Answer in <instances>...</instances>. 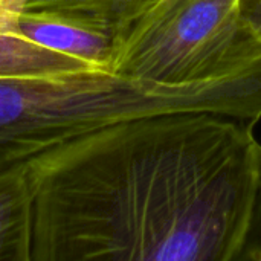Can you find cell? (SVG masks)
<instances>
[{
	"mask_svg": "<svg viewBox=\"0 0 261 261\" xmlns=\"http://www.w3.org/2000/svg\"><path fill=\"white\" fill-rule=\"evenodd\" d=\"M255 122L180 112L110 124L29 165L31 261H237Z\"/></svg>",
	"mask_w": 261,
	"mask_h": 261,
	"instance_id": "cell-1",
	"label": "cell"
},
{
	"mask_svg": "<svg viewBox=\"0 0 261 261\" xmlns=\"http://www.w3.org/2000/svg\"><path fill=\"white\" fill-rule=\"evenodd\" d=\"M180 112L261 119V63L200 84L115 72L0 80V142L50 147L110 124Z\"/></svg>",
	"mask_w": 261,
	"mask_h": 261,
	"instance_id": "cell-2",
	"label": "cell"
},
{
	"mask_svg": "<svg viewBox=\"0 0 261 261\" xmlns=\"http://www.w3.org/2000/svg\"><path fill=\"white\" fill-rule=\"evenodd\" d=\"M261 63L240 0H159L122 34L113 72L164 84L222 80Z\"/></svg>",
	"mask_w": 261,
	"mask_h": 261,
	"instance_id": "cell-3",
	"label": "cell"
},
{
	"mask_svg": "<svg viewBox=\"0 0 261 261\" xmlns=\"http://www.w3.org/2000/svg\"><path fill=\"white\" fill-rule=\"evenodd\" d=\"M18 31L35 43L113 72L122 31L89 14L69 9H14Z\"/></svg>",
	"mask_w": 261,
	"mask_h": 261,
	"instance_id": "cell-4",
	"label": "cell"
},
{
	"mask_svg": "<svg viewBox=\"0 0 261 261\" xmlns=\"http://www.w3.org/2000/svg\"><path fill=\"white\" fill-rule=\"evenodd\" d=\"M44 148L47 147L0 142V261H31L29 165Z\"/></svg>",
	"mask_w": 261,
	"mask_h": 261,
	"instance_id": "cell-5",
	"label": "cell"
},
{
	"mask_svg": "<svg viewBox=\"0 0 261 261\" xmlns=\"http://www.w3.org/2000/svg\"><path fill=\"white\" fill-rule=\"evenodd\" d=\"M102 72L93 64L44 47L23 35L15 11L0 5V80Z\"/></svg>",
	"mask_w": 261,
	"mask_h": 261,
	"instance_id": "cell-6",
	"label": "cell"
},
{
	"mask_svg": "<svg viewBox=\"0 0 261 261\" xmlns=\"http://www.w3.org/2000/svg\"><path fill=\"white\" fill-rule=\"evenodd\" d=\"M159 0H6L2 6L11 9H69L104 20L118 29H125L151 9Z\"/></svg>",
	"mask_w": 261,
	"mask_h": 261,
	"instance_id": "cell-7",
	"label": "cell"
},
{
	"mask_svg": "<svg viewBox=\"0 0 261 261\" xmlns=\"http://www.w3.org/2000/svg\"><path fill=\"white\" fill-rule=\"evenodd\" d=\"M237 261H261V144L257 148V173L252 205Z\"/></svg>",
	"mask_w": 261,
	"mask_h": 261,
	"instance_id": "cell-8",
	"label": "cell"
},
{
	"mask_svg": "<svg viewBox=\"0 0 261 261\" xmlns=\"http://www.w3.org/2000/svg\"><path fill=\"white\" fill-rule=\"evenodd\" d=\"M240 11L246 23L261 40V0H240Z\"/></svg>",
	"mask_w": 261,
	"mask_h": 261,
	"instance_id": "cell-9",
	"label": "cell"
},
{
	"mask_svg": "<svg viewBox=\"0 0 261 261\" xmlns=\"http://www.w3.org/2000/svg\"><path fill=\"white\" fill-rule=\"evenodd\" d=\"M0 2H2V0H0Z\"/></svg>",
	"mask_w": 261,
	"mask_h": 261,
	"instance_id": "cell-10",
	"label": "cell"
}]
</instances>
